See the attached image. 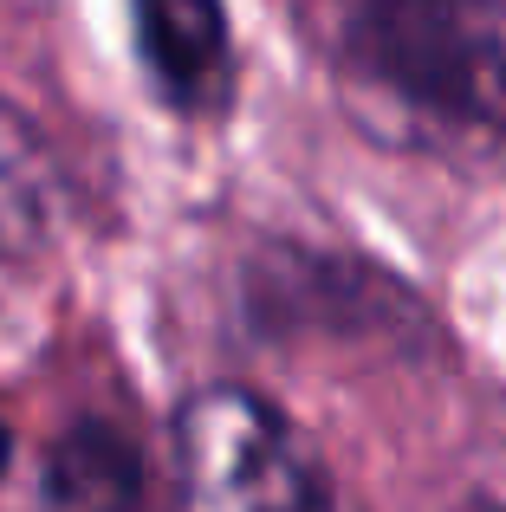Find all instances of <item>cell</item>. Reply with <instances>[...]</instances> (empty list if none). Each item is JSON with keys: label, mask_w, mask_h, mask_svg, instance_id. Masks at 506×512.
I'll return each instance as SVG.
<instances>
[{"label": "cell", "mask_w": 506, "mask_h": 512, "mask_svg": "<svg viewBox=\"0 0 506 512\" xmlns=\"http://www.w3.org/2000/svg\"><path fill=\"white\" fill-rule=\"evenodd\" d=\"M46 500L52 512H137L143 506L137 448L104 422H78L46 454Z\"/></svg>", "instance_id": "4"}, {"label": "cell", "mask_w": 506, "mask_h": 512, "mask_svg": "<svg viewBox=\"0 0 506 512\" xmlns=\"http://www.w3.org/2000/svg\"><path fill=\"white\" fill-rule=\"evenodd\" d=\"M176 512H351L299 428L253 389H202L176 415Z\"/></svg>", "instance_id": "2"}, {"label": "cell", "mask_w": 506, "mask_h": 512, "mask_svg": "<svg viewBox=\"0 0 506 512\" xmlns=\"http://www.w3.org/2000/svg\"><path fill=\"white\" fill-rule=\"evenodd\" d=\"M331 72L396 137L506 130V0H312Z\"/></svg>", "instance_id": "1"}, {"label": "cell", "mask_w": 506, "mask_h": 512, "mask_svg": "<svg viewBox=\"0 0 506 512\" xmlns=\"http://www.w3.org/2000/svg\"><path fill=\"white\" fill-rule=\"evenodd\" d=\"M468 512H506V487H500V493H487V500H474Z\"/></svg>", "instance_id": "6"}, {"label": "cell", "mask_w": 506, "mask_h": 512, "mask_svg": "<svg viewBox=\"0 0 506 512\" xmlns=\"http://www.w3.org/2000/svg\"><path fill=\"white\" fill-rule=\"evenodd\" d=\"M52 227V163L33 124L0 98V260L33 253Z\"/></svg>", "instance_id": "5"}, {"label": "cell", "mask_w": 506, "mask_h": 512, "mask_svg": "<svg viewBox=\"0 0 506 512\" xmlns=\"http://www.w3.org/2000/svg\"><path fill=\"white\" fill-rule=\"evenodd\" d=\"M137 52L156 91L189 117H215L234 98V39L221 0H130Z\"/></svg>", "instance_id": "3"}, {"label": "cell", "mask_w": 506, "mask_h": 512, "mask_svg": "<svg viewBox=\"0 0 506 512\" xmlns=\"http://www.w3.org/2000/svg\"><path fill=\"white\" fill-rule=\"evenodd\" d=\"M7 448H13V435H7V422H0V474H7Z\"/></svg>", "instance_id": "7"}]
</instances>
